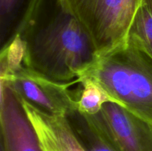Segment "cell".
Wrapping results in <instances>:
<instances>
[{
	"instance_id": "obj_5",
	"label": "cell",
	"mask_w": 152,
	"mask_h": 151,
	"mask_svg": "<svg viewBox=\"0 0 152 151\" xmlns=\"http://www.w3.org/2000/svg\"><path fill=\"white\" fill-rule=\"evenodd\" d=\"M86 115L117 151H152V125L120 105L107 102Z\"/></svg>"
},
{
	"instance_id": "obj_9",
	"label": "cell",
	"mask_w": 152,
	"mask_h": 151,
	"mask_svg": "<svg viewBox=\"0 0 152 151\" xmlns=\"http://www.w3.org/2000/svg\"><path fill=\"white\" fill-rule=\"evenodd\" d=\"M67 118L86 151H117L86 115L75 111Z\"/></svg>"
},
{
	"instance_id": "obj_10",
	"label": "cell",
	"mask_w": 152,
	"mask_h": 151,
	"mask_svg": "<svg viewBox=\"0 0 152 151\" xmlns=\"http://www.w3.org/2000/svg\"><path fill=\"white\" fill-rule=\"evenodd\" d=\"M129 42L152 58V0H143L131 28Z\"/></svg>"
},
{
	"instance_id": "obj_11",
	"label": "cell",
	"mask_w": 152,
	"mask_h": 151,
	"mask_svg": "<svg viewBox=\"0 0 152 151\" xmlns=\"http://www.w3.org/2000/svg\"><path fill=\"white\" fill-rule=\"evenodd\" d=\"M82 85L77 99V111L88 115L99 113L107 102L114 100L97 83L88 77H81L77 79Z\"/></svg>"
},
{
	"instance_id": "obj_3",
	"label": "cell",
	"mask_w": 152,
	"mask_h": 151,
	"mask_svg": "<svg viewBox=\"0 0 152 151\" xmlns=\"http://www.w3.org/2000/svg\"><path fill=\"white\" fill-rule=\"evenodd\" d=\"M142 1L56 0V4L81 25L98 57H101L127 45L131 28Z\"/></svg>"
},
{
	"instance_id": "obj_2",
	"label": "cell",
	"mask_w": 152,
	"mask_h": 151,
	"mask_svg": "<svg viewBox=\"0 0 152 151\" xmlns=\"http://www.w3.org/2000/svg\"><path fill=\"white\" fill-rule=\"evenodd\" d=\"M84 76L97 83L114 103L152 125V58L143 50L129 42L98 58Z\"/></svg>"
},
{
	"instance_id": "obj_6",
	"label": "cell",
	"mask_w": 152,
	"mask_h": 151,
	"mask_svg": "<svg viewBox=\"0 0 152 151\" xmlns=\"http://www.w3.org/2000/svg\"><path fill=\"white\" fill-rule=\"evenodd\" d=\"M1 151H43L13 90L1 84Z\"/></svg>"
},
{
	"instance_id": "obj_1",
	"label": "cell",
	"mask_w": 152,
	"mask_h": 151,
	"mask_svg": "<svg viewBox=\"0 0 152 151\" xmlns=\"http://www.w3.org/2000/svg\"><path fill=\"white\" fill-rule=\"evenodd\" d=\"M98 58L81 25L59 7L57 13L28 41V65L60 82L77 80L94 66Z\"/></svg>"
},
{
	"instance_id": "obj_8",
	"label": "cell",
	"mask_w": 152,
	"mask_h": 151,
	"mask_svg": "<svg viewBox=\"0 0 152 151\" xmlns=\"http://www.w3.org/2000/svg\"><path fill=\"white\" fill-rule=\"evenodd\" d=\"M48 0H0L1 41H4L11 25L18 22L15 34L25 39L34 31V27L39 18ZM27 40V39H26Z\"/></svg>"
},
{
	"instance_id": "obj_4",
	"label": "cell",
	"mask_w": 152,
	"mask_h": 151,
	"mask_svg": "<svg viewBox=\"0 0 152 151\" xmlns=\"http://www.w3.org/2000/svg\"><path fill=\"white\" fill-rule=\"evenodd\" d=\"M74 82L78 81L68 83L55 81L28 64L10 73L1 74V84L8 86L18 98L56 115L68 116L77 111L79 91L75 93L70 89Z\"/></svg>"
},
{
	"instance_id": "obj_7",
	"label": "cell",
	"mask_w": 152,
	"mask_h": 151,
	"mask_svg": "<svg viewBox=\"0 0 152 151\" xmlns=\"http://www.w3.org/2000/svg\"><path fill=\"white\" fill-rule=\"evenodd\" d=\"M17 99L35 130L43 151H86L67 116L48 113L25 99Z\"/></svg>"
}]
</instances>
